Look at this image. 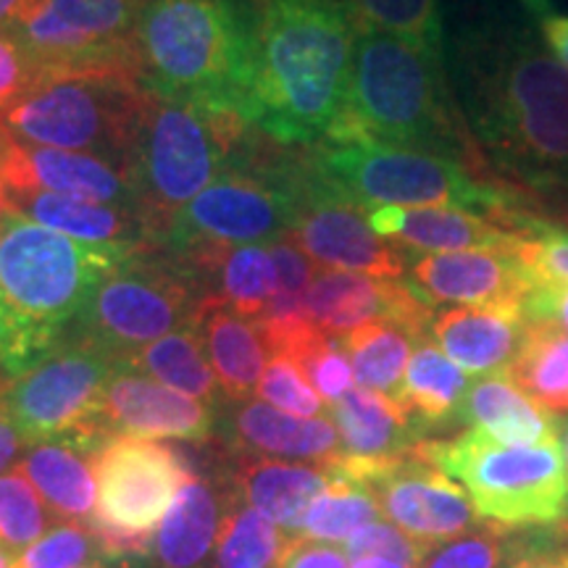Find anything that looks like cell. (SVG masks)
<instances>
[{"label":"cell","instance_id":"f907efd6","mask_svg":"<svg viewBox=\"0 0 568 568\" xmlns=\"http://www.w3.org/2000/svg\"><path fill=\"white\" fill-rule=\"evenodd\" d=\"M38 3V0H0V30H9V27L17 24V19L24 13L30 6Z\"/></svg>","mask_w":568,"mask_h":568},{"label":"cell","instance_id":"83f0119b","mask_svg":"<svg viewBox=\"0 0 568 568\" xmlns=\"http://www.w3.org/2000/svg\"><path fill=\"white\" fill-rule=\"evenodd\" d=\"M329 416L343 439V456L355 460L400 456L416 445L422 432L400 403L364 387H353L332 403Z\"/></svg>","mask_w":568,"mask_h":568},{"label":"cell","instance_id":"ba28073f","mask_svg":"<svg viewBox=\"0 0 568 568\" xmlns=\"http://www.w3.org/2000/svg\"><path fill=\"white\" fill-rule=\"evenodd\" d=\"M145 95L130 63L51 71L0 113V130L30 145L101 155L122 169Z\"/></svg>","mask_w":568,"mask_h":568},{"label":"cell","instance_id":"cb8c5ba5","mask_svg":"<svg viewBox=\"0 0 568 568\" xmlns=\"http://www.w3.org/2000/svg\"><path fill=\"white\" fill-rule=\"evenodd\" d=\"M193 326L203 339L224 400L234 406L251 400L268 364V345L258 322L216 297H201Z\"/></svg>","mask_w":568,"mask_h":568},{"label":"cell","instance_id":"f5cc1de1","mask_svg":"<svg viewBox=\"0 0 568 568\" xmlns=\"http://www.w3.org/2000/svg\"><path fill=\"white\" fill-rule=\"evenodd\" d=\"M351 568H408V566L397 564V560H389V558H379V556H361V558H353Z\"/></svg>","mask_w":568,"mask_h":568},{"label":"cell","instance_id":"db71d44e","mask_svg":"<svg viewBox=\"0 0 568 568\" xmlns=\"http://www.w3.org/2000/svg\"><path fill=\"white\" fill-rule=\"evenodd\" d=\"M80 568H142L140 558H109V560H92L88 566Z\"/></svg>","mask_w":568,"mask_h":568},{"label":"cell","instance_id":"ac0fdd59","mask_svg":"<svg viewBox=\"0 0 568 568\" xmlns=\"http://www.w3.org/2000/svg\"><path fill=\"white\" fill-rule=\"evenodd\" d=\"M3 132V130H0ZM0 182L6 193L45 190L90 203L124 205L134 211L132 187L116 163L92 153L30 145L0 134Z\"/></svg>","mask_w":568,"mask_h":568},{"label":"cell","instance_id":"6da1fadb","mask_svg":"<svg viewBox=\"0 0 568 568\" xmlns=\"http://www.w3.org/2000/svg\"><path fill=\"white\" fill-rule=\"evenodd\" d=\"M456 82L468 130L503 182L568 193V69L527 27L466 32Z\"/></svg>","mask_w":568,"mask_h":568},{"label":"cell","instance_id":"7a4b0ae2","mask_svg":"<svg viewBox=\"0 0 568 568\" xmlns=\"http://www.w3.org/2000/svg\"><path fill=\"white\" fill-rule=\"evenodd\" d=\"M358 34L351 0H255V130L280 145L324 142L345 105Z\"/></svg>","mask_w":568,"mask_h":568},{"label":"cell","instance_id":"7bdbcfd3","mask_svg":"<svg viewBox=\"0 0 568 568\" xmlns=\"http://www.w3.org/2000/svg\"><path fill=\"white\" fill-rule=\"evenodd\" d=\"M506 542L500 531H477L447 539L439 548H432L422 568H503Z\"/></svg>","mask_w":568,"mask_h":568},{"label":"cell","instance_id":"91938a15","mask_svg":"<svg viewBox=\"0 0 568 568\" xmlns=\"http://www.w3.org/2000/svg\"><path fill=\"white\" fill-rule=\"evenodd\" d=\"M510 568H531V566H529V558H527V560H521V564H516V566H510Z\"/></svg>","mask_w":568,"mask_h":568},{"label":"cell","instance_id":"3957f363","mask_svg":"<svg viewBox=\"0 0 568 568\" xmlns=\"http://www.w3.org/2000/svg\"><path fill=\"white\" fill-rule=\"evenodd\" d=\"M148 245L82 243L9 211L0 226V376L19 379L77 329L95 290Z\"/></svg>","mask_w":568,"mask_h":568},{"label":"cell","instance_id":"f1b7e54d","mask_svg":"<svg viewBox=\"0 0 568 568\" xmlns=\"http://www.w3.org/2000/svg\"><path fill=\"white\" fill-rule=\"evenodd\" d=\"M17 466L27 474L53 516L74 524L92 521L98 503L92 453L69 439H51L27 447Z\"/></svg>","mask_w":568,"mask_h":568},{"label":"cell","instance_id":"1f68e13d","mask_svg":"<svg viewBox=\"0 0 568 568\" xmlns=\"http://www.w3.org/2000/svg\"><path fill=\"white\" fill-rule=\"evenodd\" d=\"M510 382L548 414L568 410V335L558 322H529L508 366Z\"/></svg>","mask_w":568,"mask_h":568},{"label":"cell","instance_id":"484cf974","mask_svg":"<svg viewBox=\"0 0 568 568\" xmlns=\"http://www.w3.org/2000/svg\"><path fill=\"white\" fill-rule=\"evenodd\" d=\"M9 205L30 222L82 240V243L155 247L148 240L138 213L124 205L90 203L80 197L45 193V190H17V193H9Z\"/></svg>","mask_w":568,"mask_h":568},{"label":"cell","instance_id":"277c9868","mask_svg":"<svg viewBox=\"0 0 568 568\" xmlns=\"http://www.w3.org/2000/svg\"><path fill=\"white\" fill-rule=\"evenodd\" d=\"M324 142H376L445 155L479 180L503 182L453 98L445 61L387 32L358 34L345 105Z\"/></svg>","mask_w":568,"mask_h":568},{"label":"cell","instance_id":"680465c9","mask_svg":"<svg viewBox=\"0 0 568 568\" xmlns=\"http://www.w3.org/2000/svg\"><path fill=\"white\" fill-rule=\"evenodd\" d=\"M556 203H564V205H560V213H564V219L568 222V193H558ZM566 226H568V224H566Z\"/></svg>","mask_w":568,"mask_h":568},{"label":"cell","instance_id":"7402d4cb","mask_svg":"<svg viewBox=\"0 0 568 568\" xmlns=\"http://www.w3.org/2000/svg\"><path fill=\"white\" fill-rule=\"evenodd\" d=\"M372 230L389 243L424 253L516 251L524 237L477 213L458 209H397L385 205L366 213Z\"/></svg>","mask_w":568,"mask_h":568},{"label":"cell","instance_id":"74e56055","mask_svg":"<svg viewBox=\"0 0 568 568\" xmlns=\"http://www.w3.org/2000/svg\"><path fill=\"white\" fill-rule=\"evenodd\" d=\"M51 510L19 466L0 474V548L21 556L51 531Z\"/></svg>","mask_w":568,"mask_h":568},{"label":"cell","instance_id":"7c38bea8","mask_svg":"<svg viewBox=\"0 0 568 568\" xmlns=\"http://www.w3.org/2000/svg\"><path fill=\"white\" fill-rule=\"evenodd\" d=\"M113 372L116 358L74 332L24 376L6 382V403L27 447L69 439L95 456L105 445L95 424Z\"/></svg>","mask_w":568,"mask_h":568},{"label":"cell","instance_id":"836d02e7","mask_svg":"<svg viewBox=\"0 0 568 568\" xmlns=\"http://www.w3.org/2000/svg\"><path fill=\"white\" fill-rule=\"evenodd\" d=\"M290 539H293L290 531L247 506L230 485V503L219 527L211 568H280Z\"/></svg>","mask_w":568,"mask_h":568},{"label":"cell","instance_id":"9a60e30c","mask_svg":"<svg viewBox=\"0 0 568 568\" xmlns=\"http://www.w3.org/2000/svg\"><path fill=\"white\" fill-rule=\"evenodd\" d=\"M92 474L98 503L88 527L153 535L193 474V466L159 439L113 437L92 456Z\"/></svg>","mask_w":568,"mask_h":568},{"label":"cell","instance_id":"8992f818","mask_svg":"<svg viewBox=\"0 0 568 568\" xmlns=\"http://www.w3.org/2000/svg\"><path fill=\"white\" fill-rule=\"evenodd\" d=\"M251 126L230 113H209L148 92L140 105L122 172L148 240L163 245L193 197L243 159Z\"/></svg>","mask_w":568,"mask_h":568},{"label":"cell","instance_id":"2e32d148","mask_svg":"<svg viewBox=\"0 0 568 568\" xmlns=\"http://www.w3.org/2000/svg\"><path fill=\"white\" fill-rule=\"evenodd\" d=\"M290 234L316 264L337 268V272L366 274L374 280H397L406 272V258L395 243L372 230L366 211L326 187L311 172L305 155L301 211Z\"/></svg>","mask_w":568,"mask_h":568},{"label":"cell","instance_id":"5b68a950","mask_svg":"<svg viewBox=\"0 0 568 568\" xmlns=\"http://www.w3.org/2000/svg\"><path fill=\"white\" fill-rule=\"evenodd\" d=\"M132 61L153 95L251 124L255 0H151L132 34Z\"/></svg>","mask_w":568,"mask_h":568},{"label":"cell","instance_id":"d590c367","mask_svg":"<svg viewBox=\"0 0 568 568\" xmlns=\"http://www.w3.org/2000/svg\"><path fill=\"white\" fill-rule=\"evenodd\" d=\"M361 32H387L445 61V24L439 0H351Z\"/></svg>","mask_w":568,"mask_h":568},{"label":"cell","instance_id":"11a10c76","mask_svg":"<svg viewBox=\"0 0 568 568\" xmlns=\"http://www.w3.org/2000/svg\"><path fill=\"white\" fill-rule=\"evenodd\" d=\"M9 211H11V205H9V193H6L3 182H0V226H3L6 216H9Z\"/></svg>","mask_w":568,"mask_h":568},{"label":"cell","instance_id":"d6a6232c","mask_svg":"<svg viewBox=\"0 0 568 568\" xmlns=\"http://www.w3.org/2000/svg\"><path fill=\"white\" fill-rule=\"evenodd\" d=\"M339 339H343L347 358L353 364L358 387L400 403L403 379H406L410 353H414V343L418 339L400 324L387 322V318L355 326Z\"/></svg>","mask_w":568,"mask_h":568},{"label":"cell","instance_id":"4fadbf2b","mask_svg":"<svg viewBox=\"0 0 568 568\" xmlns=\"http://www.w3.org/2000/svg\"><path fill=\"white\" fill-rule=\"evenodd\" d=\"M151 0H38L9 27L40 74L132 61V34ZM40 80V77H38Z\"/></svg>","mask_w":568,"mask_h":568},{"label":"cell","instance_id":"ffe728a7","mask_svg":"<svg viewBox=\"0 0 568 568\" xmlns=\"http://www.w3.org/2000/svg\"><path fill=\"white\" fill-rule=\"evenodd\" d=\"M527 303L453 305L432 318V337L466 374L508 372L527 329Z\"/></svg>","mask_w":568,"mask_h":568},{"label":"cell","instance_id":"ab89813d","mask_svg":"<svg viewBox=\"0 0 568 568\" xmlns=\"http://www.w3.org/2000/svg\"><path fill=\"white\" fill-rule=\"evenodd\" d=\"M105 558L88 524L63 521L19 556V568H80Z\"/></svg>","mask_w":568,"mask_h":568},{"label":"cell","instance_id":"9f6ffc18","mask_svg":"<svg viewBox=\"0 0 568 568\" xmlns=\"http://www.w3.org/2000/svg\"><path fill=\"white\" fill-rule=\"evenodd\" d=\"M0 568H19V556L0 548Z\"/></svg>","mask_w":568,"mask_h":568},{"label":"cell","instance_id":"816d5d0a","mask_svg":"<svg viewBox=\"0 0 568 568\" xmlns=\"http://www.w3.org/2000/svg\"><path fill=\"white\" fill-rule=\"evenodd\" d=\"M531 568H568V548L552 552H537L529 558Z\"/></svg>","mask_w":568,"mask_h":568},{"label":"cell","instance_id":"e575fe53","mask_svg":"<svg viewBox=\"0 0 568 568\" xmlns=\"http://www.w3.org/2000/svg\"><path fill=\"white\" fill-rule=\"evenodd\" d=\"M376 521H385V516H382V508L374 500V495L358 481L332 471L329 487L308 508L295 537L345 545L353 535H358L361 529L372 527Z\"/></svg>","mask_w":568,"mask_h":568},{"label":"cell","instance_id":"5bb4252c","mask_svg":"<svg viewBox=\"0 0 568 568\" xmlns=\"http://www.w3.org/2000/svg\"><path fill=\"white\" fill-rule=\"evenodd\" d=\"M416 445L400 456L382 460L343 456L332 464V471L364 485L387 521L416 542L435 548L447 539L464 537L479 516L466 489L426 460Z\"/></svg>","mask_w":568,"mask_h":568},{"label":"cell","instance_id":"6f0895ef","mask_svg":"<svg viewBox=\"0 0 568 568\" xmlns=\"http://www.w3.org/2000/svg\"><path fill=\"white\" fill-rule=\"evenodd\" d=\"M560 447H564V460H566V477H568V418L564 422V443H560Z\"/></svg>","mask_w":568,"mask_h":568},{"label":"cell","instance_id":"d6986e66","mask_svg":"<svg viewBox=\"0 0 568 568\" xmlns=\"http://www.w3.org/2000/svg\"><path fill=\"white\" fill-rule=\"evenodd\" d=\"M516 251L426 253L410 264V282L432 305L527 303L531 280Z\"/></svg>","mask_w":568,"mask_h":568},{"label":"cell","instance_id":"60d3db41","mask_svg":"<svg viewBox=\"0 0 568 568\" xmlns=\"http://www.w3.org/2000/svg\"><path fill=\"white\" fill-rule=\"evenodd\" d=\"M516 255L527 268L531 290L545 282H568V226L545 222L535 237L521 240Z\"/></svg>","mask_w":568,"mask_h":568},{"label":"cell","instance_id":"d4e9b609","mask_svg":"<svg viewBox=\"0 0 568 568\" xmlns=\"http://www.w3.org/2000/svg\"><path fill=\"white\" fill-rule=\"evenodd\" d=\"M329 466L258 456H237L230 474L234 493L290 535H297L308 508L329 487Z\"/></svg>","mask_w":568,"mask_h":568},{"label":"cell","instance_id":"30bf717a","mask_svg":"<svg viewBox=\"0 0 568 568\" xmlns=\"http://www.w3.org/2000/svg\"><path fill=\"white\" fill-rule=\"evenodd\" d=\"M301 184L303 155L268 153L253 140L230 172L184 205L161 247L272 243L293 232Z\"/></svg>","mask_w":568,"mask_h":568},{"label":"cell","instance_id":"4dcf8cb0","mask_svg":"<svg viewBox=\"0 0 568 568\" xmlns=\"http://www.w3.org/2000/svg\"><path fill=\"white\" fill-rule=\"evenodd\" d=\"M471 387L464 368L453 364L432 339H418L410 353L403 379L400 406L418 429L456 418L460 403Z\"/></svg>","mask_w":568,"mask_h":568},{"label":"cell","instance_id":"ee69618b","mask_svg":"<svg viewBox=\"0 0 568 568\" xmlns=\"http://www.w3.org/2000/svg\"><path fill=\"white\" fill-rule=\"evenodd\" d=\"M40 71L11 32L0 30V113L32 90Z\"/></svg>","mask_w":568,"mask_h":568},{"label":"cell","instance_id":"f6af8a7d","mask_svg":"<svg viewBox=\"0 0 568 568\" xmlns=\"http://www.w3.org/2000/svg\"><path fill=\"white\" fill-rule=\"evenodd\" d=\"M276 266V293L303 295L316 280V261L295 243L293 234H282L268 245Z\"/></svg>","mask_w":568,"mask_h":568},{"label":"cell","instance_id":"681fc988","mask_svg":"<svg viewBox=\"0 0 568 568\" xmlns=\"http://www.w3.org/2000/svg\"><path fill=\"white\" fill-rule=\"evenodd\" d=\"M24 445V437H21L17 424H13L9 403H6L3 385H0V474L9 471V466L19 458L21 447Z\"/></svg>","mask_w":568,"mask_h":568},{"label":"cell","instance_id":"44dd1931","mask_svg":"<svg viewBox=\"0 0 568 568\" xmlns=\"http://www.w3.org/2000/svg\"><path fill=\"white\" fill-rule=\"evenodd\" d=\"M224 435L237 456L311 460L318 466L343 458V439L332 418H301L264 400L234 406L224 422Z\"/></svg>","mask_w":568,"mask_h":568},{"label":"cell","instance_id":"9c48e42d","mask_svg":"<svg viewBox=\"0 0 568 568\" xmlns=\"http://www.w3.org/2000/svg\"><path fill=\"white\" fill-rule=\"evenodd\" d=\"M418 453L458 479L493 531L552 527L568 514V477L560 439L506 445L468 429L447 443H418Z\"/></svg>","mask_w":568,"mask_h":568},{"label":"cell","instance_id":"f546056e","mask_svg":"<svg viewBox=\"0 0 568 568\" xmlns=\"http://www.w3.org/2000/svg\"><path fill=\"white\" fill-rule=\"evenodd\" d=\"M119 366L151 376L161 385L195 397V400L209 403L213 408L224 403L222 387H219L209 355H205L203 339L193 324L140 347L130 358L119 361Z\"/></svg>","mask_w":568,"mask_h":568},{"label":"cell","instance_id":"52a82bcc","mask_svg":"<svg viewBox=\"0 0 568 568\" xmlns=\"http://www.w3.org/2000/svg\"><path fill=\"white\" fill-rule=\"evenodd\" d=\"M308 159L311 172L361 211L458 209L485 216L506 230L521 209H537L539 195L506 182L479 180L464 163L445 155L376 145V142H318Z\"/></svg>","mask_w":568,"mask_h":568},{"label":"cell","instance_id":"b9f144b4","mask_svg":"<svg viewBox=\"0 0 568 568\" xmlns=\"http://www.w3.org/2000/svg\"><path fill=\"white\" fill-rule=\"evenodd\" d=\"M347 558H361V556H379V558H389L397 560V564L408 566V568H422L424 558L429 556L432 548L416 542L414 537H408L406 531H400L395 524L387 521H376L372 527L361 529L358 535H353L347 542L343 545Z\"/></svg>","mask_w":568,"mask_h":568},{"label":"cell","instance_id":"8fae6325","mask_svg":"<svg viewBox=\"0 0 568 568\" xmlns=\"http://www.w3.org/2000/svg\"><path fill=\"white\" fill-rule=\"evenodd\" d=\"M159 251L153 247L126 258L95 290L74 329L111 353L116 364L195 318L201 290L172 253Z\"/></svg>","mask_w":568,"mask_h":568},{"label":"cell","instance_id":"c3c4849f","mask_svg":"<svg viewBox=\"0 0 568 568\" xmlns=\"http://www.w3.org/2000/svg\"><path fill=\"white\" fill-rule=\"evenodd\" d=\"M524 3H527L531 17L537 19L548 51L568 69V13L550 9L548 0H524Z\"/></svg>","mask_w":568,"mask_h":568},{"label":"cell","instance_id":"7dc6e473","mask_svg":"<svg viewBox=\"0 0 568 568\" xmlns=\"http://www.w3.org/2000/svg\"><path fill=\"white\" fill-rule=\"evenodd\" d=\"M527 318L529 322L552 318L568 335V282L537 284L527 295Z\"/></svg>","mask_w":568,"mask_h":568},{"label":"cell","instance_id":"f35d334b","mask_svg":"<svg viewBox=\"0 0 568 568\" xmlns=\"http://www.w3.org/2000/svg\"><path fill=\"white\" fill-rule=\"evenodd\" d=\"M255 395L268 406L284 410V414H293L301 418H318L326 414V403L322 395L316 393L314 385L305 379L301 366L295 364L290 355L272 353L268 355V364L261 374Z\"/></svg>","mask_w":568,"mask_h":568},{"label":"cell","instance_id":"e0dca14e","mask_svg":"<svg viewBox=\"0 0 568 568\" xmlns=\"http://www.w3.org/2000/svg\"><path fill=\"white\" fill-rule=\"evenodd\" d=\"M95 426L103 443L113 437L203 443L216 429V408L116 364Z\"/></svg>","mask_w":568,"mask_h":568},{"label":"cell","instance_id":"8d00e7d4","mask_svg":"<svg viewBox=\"0 0 568 568\" xmlns=\"http://www.w3.org/2000/svg\"><path fill=\"white\" fill-rule=\"evenodd\" d=\"M276 353L290 355V358L301 366L305 379L314 385V389L322 395L326 406H332L339 397H345L355 385L353 364L351 358H347L343 339L326 335V332L316 329L314 324L305 326L303 332H297V335Z\"/></svg>","mask_w":568,"mask_h":568},{"label":"cell","instance_id":"603a6c76","mask_svg":"<svg viewBox=\"0 0 568 568\" xmlns=\"http://www.w3.org/2000/svg\"><path fill=\"white\" fill-rule=\"evenodd\" d=\"M230 485H216L193 468L161 527L153 531L142 568H211Z\"/></svg>","mask_w":568,"mask_h":568},{"label":"cell","instance_id":"4316f807","mask_svg":"<svg viewBox=\"0 0 568 568\" xmlns=\"http://www.w3.org/2000/svg\"><path fill=\"white\" fill-rule=\"evenodd\" d=\"M456 418L506 445H539L558 439L556 418L524 395L510 382L508 372L471 382Z\"/></svg>","mask_w":568,"mask_h":568},{"label":"cell","instance_id":"bcb514c9","mask_svg":"<svg viewBox=\"0 0 568 568\" xmlns=\"http://www.w3.org/2000/svg\"><path fill=\"white\" fill-rule=\"evenodd\" d=\"M280 568H351L347 566L345 548L332 542H316V539L295 537L290 539Z\"/></svg>","mask_w":568,"mask_h":568}]
</instances>
